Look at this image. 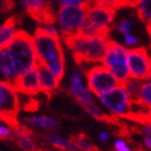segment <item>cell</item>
Returning <instances> with one entry per match:
<instances>
[{"instance_id":"6","label":"cell","mask_w":151,"mask_h":151,"mask_svg":"<svg viewBox=\"0 0 151 151\" xmlns=\"http://www.w3.org/2000/svg\"><path fill=\"white\" fill-rule=\"evenodd\" d=\"M88 86L96 96L104 94L120 84L110 70L105 65H96L83 70Z\"/></svg>"},{"instance_id":"29","label":"cell","mask_w":151,"mask_h":151,"mask_svg":"<svg viewBox=\"0 0 151 151\" xmlns=\"http://www.w3.org/2000/svg\"><path fill=\"white\" fill-rule=\"evenodd\" d=\"M114 149H116V151H133L129 146L126 145V142L123 139L116 140V142H114Z\"/></svg>"},{"instance_id":"17","label":"cell","mask_w":151,"mask_h":151,"mask_svg":"<svg viewBox=\"0 0 151 151\" xmlns=\"http://www.w3.org/2000/svg\"><path fill=\"white\" fill-rule=\"evenodd\" d=\"M23 120L28 125L35 126V127H40V129H47V131H56L58 129V122L54 118H51V116H28V118H24Z\"/></svg>"},{"instance_id":"5","label":"cell","mask_w":151,"mask_h":151,"mask_svg":"<svg viewBox=\"0 0 151 151\" xmlns=\"http://www.w3.org/2000/svg\"><path fill=\"white\" fill-rule=\"evenodd\" d=\"M86 6L81 4H63L57 12V21L62 29V37L73 35L79 32L84 21Z\"/></svg>"},{"instance_id":"23","label":"cell","mask_w":151,"mask_h":151,"mask_svg":"<svg viewBox=\"0 0 151 151\" xmlns=\"http://www.w3.org/2000/svg\"><path fill=\"white\" fill-rule=\"evenodd\" d=\"M69 140L73 142L79 151H97L96 147L91 142L90 138H88L84 134H78V135L71 136Z\"/></svg>"},{"instance_id":"36","label":"cell","mask_w":151,"mask_h":151,"mask_svg":"<svg viewBox=\"0 0 151 151\" xmlns=\"http://www.w3.org/2000/svg\"><path fill=\"white\" fill-rule=\"evenodd\" d=\"M108 137H109V135H108L107 132H101V134H99V139H101V142H107Z\"/></svg>"},{"instance_id":"26","label":"cell","mask_w":151,"mask_h":151,"mask_svg":"<svg viewBox=\"0 0 151 151\" xmlns=\"http://www.w3.org/2000/svg\"><path fill=\"white\" fill-rule=\"evenodd\" d=\"M133 23L127 19H122L118 24H116V28L119 30L122 35L127 36L129 35V32H131V28H132Z\"/></svg>"},{"instance_id":"20","label":"cell","mask_w":151,"mask_h":151,"mask_svg":"<svg viewBox=\"0 0 151 151\" xmlns=\"http://www.w3.org/2000/svg\"><path fill=\"white\" fill-rule=\"evenodd\" d=\"M43 137L47 140V142H49L50 145H52L57 149H62V150L66 151H79L71 140L65 139L58 135H55L52 133H47L45 135H43Z\"/></svg>"},{"instance_id":"2","label":"cell","mask_w":151,"mask_h":151,"mask_svg":"<svg viewBox=\"0 0 151 151\" xmlns=\"http://www.w3.org/2000/svg\"><path fill=\"white\" fill-rule=\"evenodd\" d=\"M67 47L71 51L76 64L83 67L84 64L101 62L107 42L110 38L99 36H86L80 32L63 38Z\"/></svg>"},{"instance_id":"32","label":"cell","mask_w":151,"mask_h":151,"mask_svg":"<svg viewBox=\"0 0 151 151\" xmlns=\"http://www.w3.org/2000/svg\"><path fill=\"white\" fill-rule=\"evenodd\" d=\"M85 0H60L62 4H81Z\"/></svg>"},{"instance_id":"21","label":"cell","mask_w":151,"mask_h":151,"mask_svg":"<svg viewBox=\"0 0 151 151\" xmlns=\"http://www.w3.org/2000/svg\"><path fill=\"white\" fill-rule=\"evenodd\" d=\"M150 3H151V0H140L138 6H137V15H138V19L146 25L149 34H150V19H151Z\"/></svg>"},{"instance_id":"3","label":"cell","mask_w":151,"mask_h":151,"mask_svg":"<svg viewBox=\"0 0 151 151\" xmlns=\"http://www.w3.org/2000/svg\"><path fill=\"white\" fill-rule=\"evenodd\" d=\"M6 51L19 76L35 68L37 64V56L34 47V40L28 32L24 30L16 32L12 40L8 44Z\"/></svg>"},{"instance_id":"30","label":"cell","mask_w":151,"mask_h":151,"mask_svg":"<svg viewBox=\"0 0 151 151\" xmlns=\"http://www.w3.org/2000/svg\"><path fill=\"white\" fill-rule=\"evenodd\" d=\"M42 28H43V30L47 32V35H50V36H52V37H55V38L60 37V32H58L57 28L54 25H45V26H43Z\"/></svg>"},{"instance_id":"28","label":"cell","mask_w":151,"mask_h":151,"mask_svg":"<svg viewBox=\"0 0 151 151\" xmlns=\"http://www.w3.org/2000/svg\"><path fill=\"white\" fill-rule=\"evenodd\" d=\"M24 110L25 111H36L39 108V104H38V101L34 99V98H28V101H25V104L23 106Z\"/></svg>"},{"instance_id":"11","label":"cell","mask_w":151,"mask_h":151,"mask_svg":"<svg viewBox=\"0 0 151 151\" xmlns=\"http://www.w3.org/2000/svg\"><path fill=\"white\" fill-rule=\"evenodd\" d=\"M13 90L16 93L28 95V96L37 95L40 93V82H39V77H38L36 66L35 68H32V69L28 70L25 73L17 77Z\"/></svg>"},{"instance_id":"33","label":"cell","mask_w":151,"mask_h":151,"mask_svg":"<svg viewBox=\"0 0 151 151\" xmlns=\"http://www.w3.org/2000/svg\"><path fill=\"white\" fill-rule=\"evenodd\" d=\"M129 8H137L140 0H123Z\"/></svg>"},{"instance_id":"4","label":"cell","mask_w":151,"mask_h":151,"mask_svg":"<svg viewBox=\"0 0 151 151\" xmlns=\"http://www.w3.org/2000/svg\"><path fill=\"white\" fill-rule=\"evenodd\" d=\"M101 62L114 75L120 84L126 79H129V73L127 68L126 47H123L122 44L109 39Z\"/></svg>"},{"instance_id":"13","label":"cell","mask_w":151,"mask_h":151,"mask_svg":"<svg viewBox=\"0 0 151 151\" xmlns=\"http://www.w3.org/2000/svg\"><path fill=\"white\" fill-rule=\"evenodd\" d=\"M17 77L19 75L16 73L12 60L6 49H1L0 50V82L10 86L11 88H14Z\"/></svg>"},{"instance_id":"15","label":"cell","mask_w":151,"mask_h":151,"mask_svg":"<svg viewBox=\"0 0 151 151\" xmlns=\"http://www.w3.org/2000/svg\"><path fill=\"white\" fill-rule=\"evenodd\" d=\"M22 23V15L14 14L0 26V50L8 47L17 32V26Z\"/></svg>"},{"instance_id":"7","label":"cell","mask_w":151,"mask_h":151,"mask_svg":"<svg viewBox=\"0 0 151 151\" xmlns=\"http://www.w3.org/2000/svg\"><path fill=\"white\" fill-rule=\"evenodd\" d=\"M127 68L133 79L149 80L151 75V60L146 47L126 49Z\"/></svg>"},{"instance_id":"35","label":"cell","mask_w":151,"mask_h":151,"mask_svg":"<svg viewBox=\"0 0 151 151\" xmlns=\"http://www.w3.org/2000/svg\"><path fill=\"white\" fill-rule=\"evenodd\" d=\"M144 142H145L146 148L149 149V150H150V148H151V138H150V136H145V139H144Z\"/></svg>"},{"instance_id":"14","label":"cell","mask_w":151,"mask_h":151,"mask_svg":"<svg viewBox=\"0 0 151 151\" xmlns=\"http://www.w3.org/2000/svg\"><path fill=\"white\" fill-rule=\"evenodd\" d=\"M13 140L24 151H36V137L35 134L26 126L16 125L13 127Z\"/></svg>"},{"instance_id":"9","label":"cell","mask_w":151,"mask_h":151,"mask_svg":"<svg viewBox=\"0 0 151 151\" xmlns=\"http://www.w3.org/2000/svg\"><path fill=\"white\" fill-rule=\"evenodd\" d=\"M21 104L19 97L13 88L0 82V120L11 126L19 125L17 114Z\"/></svg>"},{"instance_id":"25","label":"cell","mask_w":151,"mask_h":151,"mask_svg":"<svg viewBox=\"0 0 151 151\" xmlns=\"http://www.w3.org/2000/svg\"><path fill=\"white\" fill-rule=\"evenodd\" d=\"M15 9V0H0V16L10 14Z\"/></svg>"},{"instance_id":"22","label":"cell","mask_w":151,"mask_h":151,"mask_svg":"<svg viewBox=\"0 0 151 151\" xmlns=\"http://www.w3.org/2000/svg\"><path fill=\"white\" fill-rule=\"evenodd\" d=\"M86 8L92 6H105V8H110L118 11V10L126 8V4L123 0H85L84 2Z\"/></svg>"},{"instance_id":"19","label":"cell","mask_w":151,"mask_h":151,"mask_svg":"<svg viewBox=\"0 0 151 151\" xmlns=\"http://www.w3.org/2000/svg\"><path fill=\"white\" fill-rule=\"evenodd\" d=\"M124 90L126 91V94L129 96V99L132 104H140L139 101V95H140V90H142V81L137 79L129 78L125 81L121 83Z\"/></svg>"},{"instance_id":"8","label":"cell","mask_w":151,"mask_h":151,"mask_svg":"<svg viewBox=\"0 0 151 151\" xmlns=\"http://www.w3.org/2000/svg\"><path fill=\"white\" fill-rule=\"evenodd\" d=\"M98 98L114 116L129 120L132 114V103L129 101L126 91L122 85L111 88L110 91L99 95Z\"/></svg>"},{"instance_id":"12","label":"cell","mask_w":151,"mask_h":151,"mask_svg":"<svg viewBox=\"0 0 151 151\" xmlns=\"http://www.w3.org/2000/svg\"><path fill=\"white\" fill-rule=\"evenodd\" d=\"M70 88L69 93L81 106H86L94 103V98L88 88L82 84L80 73L75 70L70 76Z\"/></svg>"},{"instance_id":"10","label":"cell","mask_w":151,"mask_h":151,"mask_svg":"<svg viewBox=\"0 0 151 151\" xmlns=\"http://www.w3.org/2000/svg\"><path fill=\"white\" fill-rule=\"evenodd\" d=\"M26 13L40 25H54L56 21L51 0H21Z\"/></svg>"},{"instance_id":"18","label":"cell","mask_w":151,"mask_h":151,"mask_svg":"<svg viewBox=\"0 0 151 151\" xmlns=\"http://www.w3.org/2000/svg\"><path fill=\"white\" fill-rule=\"evenodd\" d=\"M82 107L84 108V110L86 111L90 116H92L95 120H97V121L109 123V124H120L119 119H118L116 116H110V114L106 113L98 105L95 104V103H92V104L86 105V106H82Z\"/></svg>"},{"instance_id":"27","label":"cell","mask_w":151,"mask_h":151,"mask_svg":"<svg viewBox=\"0 0 151 151\" xmlns=\"http://www.w3.org/2000/svg\"><path fill=\"white\" fill-rule=\"evenodd\" d=\"M13 132L8 126L0 125V139L2 140H13Z\"/></svg>"},{"instance_id":"34","label":"cell","mask_w":151,"mask_h":151,"mask_svg":"<svg viewBox=\"0 0 151 151\" xmlns=\"http://www.w3.org/2000/svg\"><path fill=\"white\" fill-rule=\"evenodd\" d=\"M140 132H142L145 136H150V134H151L150 124H147V125H145L144 127H142V129H140Z\"/></svg>"},{"instance_id":"31","label":"cell","mask_w":151,"mask_h":151,"mask_svg":"<svg viewBox=\"0 0 151 151\" xmlns=\"http://www.w3.org/2000/svg\"><path fill=\"white\" fill-rule=\"evenodd\" d=\"M124 41H125V43L127 44V45H136V44L138 43V39H137L136 37H134V36H132V35L125 36Z\"/></svg>"},{"instance_id":"16","label":"cell","mask_w":151,"mask_h":151,"mask_svg":"<svg viewBox=\"0 0 151 151\" xmlns=\"http://www.w3.org/2000/svg\"><path fill=\"white\" fill-rule=\"evenodd\" d=\"M36 69H37L38 77H39L41 92H43L45 94H51L54 91H56L60 86V83L56 81L55 77L52 75L49 68L40 62H37Z\"/></svg>"},{"instance_id":"1","label":"cell","mask_w":151,"mask_h":151,"mask_svg":"<svg viewBox=\"0 0 151 151\" xmlns=\"http://www.w3.org/2000/svg\"><path fill=\"white\" fill-rule=\"evenodd\" d=\"M32 40L37 62L45 65L60 84L65 76V55L60 39L47 35L42 27H39Z\"/></svg>"},{"instance_id":"37","label":"cell","mask_w":151,"mask_h":151,"mask_svg":"<svg viewBox=\"0 0 151 151\" xmlns=\"http://www.w3.org/2000/svg\"><path fill=\"white\" fill-rule=\"evenodd\" d=\"M136 151H145V150H142V148H139V149H137V150H136Z\"/></svg>"},{"instance_id":"24","label":"cell","mask_w":151,"mask_h":151,"mask_svg":"<svg viewBox=\"0 0 151 151\" xmlns=\"http://www.w3.org/2000/svg\"><path fill=\"white\" fill-rule=\"evenodd\" d=\"M151 84L150 81L146 82V83H142V90H140V95H139V101H140V104L144 105L146 108L150 109V105H151Z\"/></svg>"}]
</instances>
